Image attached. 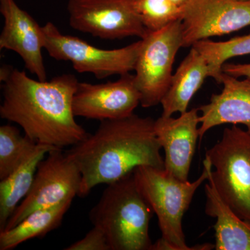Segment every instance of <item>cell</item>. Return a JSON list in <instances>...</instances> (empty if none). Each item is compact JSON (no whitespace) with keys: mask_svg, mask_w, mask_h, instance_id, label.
I'll return each instance as SVG.
<instances>
[{"mask_svg":"<svg viewBox=\"0 0 250 250\" xmlns=\"http://www.w3.org/2000/svg\"><path fill=\"white\" fill-rule=\"evenodd\" d=\"M2 119L16 123L38 144L73 146L89 135L75 121L72 103L79 82L71 74L34 80L24 71L3 65L0 71Z\"/></svg>","mask_w":250,"mask_h":250,"instance_id":"6da1fadb","label":"cell"},{"mask_svg":"<svg viewBox=\"0 0 250 250\" xmlns=\"http://www.w3.org/2000/svg\"><path fill=\"white\" fill-rule=\"evenodd\" d=\"M154 122L134 113L101 121L94 134L67 150L82 174L78 196L86 197L96 186L116 182L139 166L165 169Z\"/></svg>","mask_w":250,"mask_h":250,"instance_id":"7a4b0ae2","label":"cell"},{"mask_svg":"<svg viewBox=\"0 0 250 250\" xmlns=\"http://www.w3.org/2000/svg\"><path fill=\"white\" fill-rule=\"evenodd\" d=\"M212 164L206 156L203 170L195 182L181 181L165 169L151 166H139L134 170L140 191L156 215L161 238L152 245L151 250H208L211 244L188 247L182 228L184 213L189 208L198 188L208 180Z\"/></svg>","mask_w":250,"mask_h":250,"instance_id":"3957f363","label":"cell"},{"mask_svg":"<svg viewBox=\"0 0 250 250\" xmlns=\"http://www.w3.org/2000/svg\"><path fill=\"white\" fill-rule=\"evenodd\" d=\"M152 212L133 171L107 184L89 216L93 226L104 233L111 250H151Z\"/></svg>","mask_w":250,"mask_h":250,"instance_id":"277c9868","label":"cell"},{"mask_svg":"<svg viewBox=\"0 0 250 250\" xmlns=\"http://www.w3.org/2000/svg\"><path fill=\"white\" fill-rule=\"evenodd\" d=\"M206 156L214 167L209 179L220 196L237 215L250 222V133L237 125L225 128Z\"/></svg>","mask_w":250,"mask_h":250,"instance_id":"5b68a950","label":"cell"},{"mask_svg":"<svg viewBox=\"0 0 250 250\" xmlns=\"http://www.w3.org/2000/svg\"><path fill=\"white\" fill-rule=\"evenodd\" d=\"M44 49L52 58L68 61L80 73L89 72L99 80L112 75H123L134 71L141 46V40L115 49H103L84 41L62 34L52 22L42 27Z\"/></svg>","mask_w":250,"mask_h":250,"instance_id":"8992f818","label":"cell"},{"mask_svg":"<svg viewBox=\"0 0 250 250\" xmlns=\"http://www.w3.org/2000/svg\"><path fill=\"white\" fill-rule=\"evenodd\" d=\"M182 22L177 21L141 39L135 82L141 104L149 108L161 104L170 87L176 54L182 47Z\"/></svg>","mask_w":250,"mask_h":250,"instance_id":"52a82bcc","label":"cell"},{"mask_svg":"<svg viewBox=\"0 0 250 250\" xmlns=\"http://www.w3.org/2000/svg\"><path fill=\"white\" fill-rule=\"evenodd\" d=\"M81 182L80 169L67 153L60 148L49 151L38 166L27 196L18 206L3 231L14 228L34 210L73 200L80 192Z\"/></svg>","mask_w":250,"mask_h":250,"instance_id":"ba28073f","label":"cell"},{"mask_svg":"<svg viewBox=\"0 0 250 250\" xmlns=\"http://www.w3.org/2000/svg\"><path fill=\"white\" fill-rule=\"evenodd\" d=\"M136 0H68L70 27L105 40L136 36L147 30L136 11Z\"/></svg>","mask_w":250,"mask_h":250,"instance_id":"9c48e42d","label":"cell"},{"mask_svg":"<svg viewBox=\"0 0 250 250\" xmlns=\"http://www.w3.org/2000/svg\"><path fill=\"white\" fill-rule=\"evenodd\" d=\"M182 9V47L250 26V0H188Z\"/></svg>","mask_w":250,"mask_h":250,"instance_id":"30bf717a","label":"cell"},{"mask_svg":"<svg viewBox=\"0 0 250 250\" xmlns=\"http://www.w3.org/2000/svg\"><path fill=\"white\" fill-rule=\"evenodd\" d=\"M141 104L135 75L126 73L119 80L106 83L79 82L74 95V114L100 122L121 119L134 114Z\"/></svg>","mask_w":250,"mask_h":250,"instance_id":"8fae6325","label":"cell"},{"mask_svg":"<svg viewBox=\"0 0 250 250\" xmlns=\"http://www.w3.org/2000/svg\"><path fill=\"white\" fill-rule=\"evenodd\" d=\"M0 12L4 19L0 49L16 52L22 59L26 68L38 80H47L42 54L45 45L42 27L15 0H0Z\"/></svg>","mask_w":250,"mask_h":250,"instance_id":"7c38bea8","label":"cell"},{"mask_svg":"<svg viewBox=\"0 0 250 250\" xmlns=\"http://www.w3.org/2000/svg\"><path fill=\"white\" fill-rule=\"evenodd\" d=\"M199 111V108H192L179 118L161 116L154 122L156 137L165 152V170L184 182L188 181L197 139H200Z\"/></svg>","mask_w":250,"mask_h":250,"instance_id":"4fadbf2b","label":"cell"},{"mask_svg":"<svg viewBox=\"0 0 250 250\" xmlns=\"http://www.w3.org/2000/svg\"><path fill=\"white\" fill-rule=\"evenodd\" d=\"M221 83V93L199 108L200 140L211 128L225 124L245 125L250 133V79L240 80L223 72Z\"/></svg>","mask_w":250,"mask_h":250,"instance_id":"5bb4252c","label":"cell"},{"mask_svg":"<svg viewBox=\"0 0 250 250\" xmlns=\"http://www.w3.org/2000/svg\"><path fill=\"white\" fill-rule=\"evenodd\" d=\"M208 77L209 67L207 61L192 47L172 75L168 90L161 100V116L170 117L175 113L187 112L190 100Z\"/></svg>","mask_w":250,"mask_h":250,"instance_id":"9a60e30c","label":"cell"},{"mask_svg":"<svg viewBox=\"0 0 250 250\" xmlns=\"http://www.w3.org/2000/svg\"><path fill=\"white\" fill-rule=\"evenodd\" d=\"M208 181L205 184V212L217 219L213 225L215 249L250 250V222L237 215L223 201L209 177Z\"/></svg>","mask_w":250,"mask_h":250,"instance_id":"2e32d148","label":"cell"},{"mask_svg":"<svg viewBox=\"0 0 250 250\" xmlns=\"http://www.w3.org/2000/svg\"><path fill=\"white\" fill-rule=\"evenodd\" d=\"M52 146L38 144L37 148L24 164L0 182V231L29 192L34 182L38 166Z\"/></svg>","mask_w":250,"mask_h":250,"instance_id":"e0dca14e","label":"cell"},{"mask_svg":"<svg viewBox=\"0 0 250 250\" xmlns=\"http://www.w3.org/2000/svg\"><path fill=\"white\" fill-rule=\"evenodd\" d=\"M72 200L34 210L14 228L0 231V250L14 249L28 240L42 238L59 228Z\"/></svg>","mask_w":250,"mask_h":250,"instance_id":"ac0fdd59","label":"cell"},{"mask_svg":"<svg viewBox=\"0 0 250 250\" xmlns=\"http://www.w3.org/2000/svg\"><path fill=\"white\" fill-rule=\"evenodd\" d=\"M38 143L24 134L22 136L16 126L7 124L0 126V180L17 170L30 157Z\"/></svg>","mask_w":250,"mask_h":250,"instance_id":"d6986e66","label":"cell"},{"mask_svg":"<svg viewBox=\"0 0 250 250\" xmlns=\"http://www.w3.org/2000/svg\"><path fill=\"white\" fill-rule=\"evenodd\" d=\"M203 56L209 67V77L221 83L223 66L229 59L250 54V33L227 41L215 42L209 39L192 46Z\"/></svg>","mask_w":250,"mask_h":250,"instance_id":"ffe728a7","label":"cell"},{"mask_svg":"<svg viewBox=\"0 0 250 250\" xmlns=\"http://www.w3.org/2000/svg\"><path fill=\"white\" fill-rule=\"evenodd\" d=\"M136 11L147 31H156L182 21L183 9L170 0H136Z\"/></svg>","mask_w":250,"mask_h":250,"instance_id":"44dd1931","label":"cell"},{"mask_svg":"<svg viewBox=\"0 0 250 250\" xmlns=\"http://www.w3.org/2000/svg\"><path fill=\"white\" fill-rule=\"evenodd\" d=\"M65 250H111V248L104 233L93 226L83 238L72 243Z\"/></svg>","mask_w":250,"mask_h":250,"instance_id":"7402d4cb","label":"cell"},{"mask_svg":"<svg viewBox=\"0 0 250 250\" xmlns=\"http://www.w3.org/2000/svg\"><path fill=\"white\" fill-rule=\"evenodd\" d=\"M223 72L231 76L250 79V63H226L223 66Z\"/></svg>","mask_w":250,"mask_h":250,"instance_id":"603a6c76","label":"cell"},{"mask_svg":"<svg viewBox=\"0 0 250 250\" xmlns=\"http://www.w3.org/2000/svg\"><path fill=\"white\" fill-rule=\"evenodd\" d=\"M170 1L179 7L183 8L184 5L187 4L188 0H170Z\"/></svg>","mask_w":250,"mask_h":250,"instance_id":"cb8c5ba5","label":"cell"}]
</instances>
